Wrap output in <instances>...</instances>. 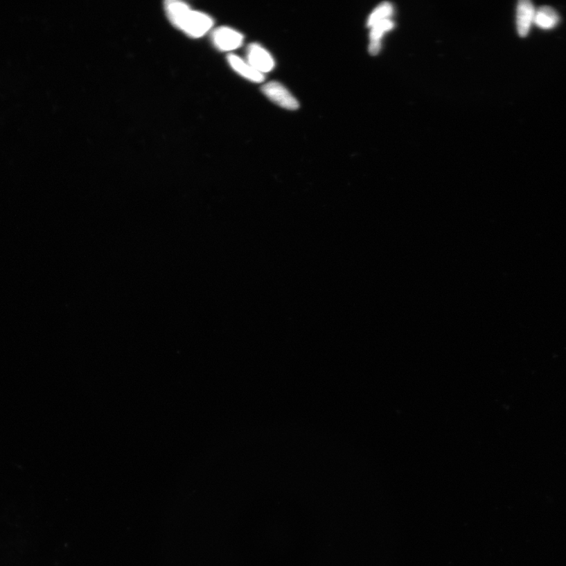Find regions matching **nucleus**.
I'll return each mask as SVG.
<instances>
[{"label":"nucleus","mask_w":566,"mask_h":566,"mask_svg":"<svg viewBox=\"0 0 566 566\" xmlns=\"http://www.w3.org/2000/svg\"><path fill=\"white\" fill-rule=\"evenodd\" d=\"M178 22L177 27L189 36L196 38L204 36L213 25L211 17L191 9Z\"/></svg>","instance_id":"1"},{"label":"nucleus","mask_w":566,"mask_h":566,"mask_svg":"<svg viewBox=\"0 0 566 566\" xmlns=\"http://www.w3.org/2000/svg\"><path fill=\"white\" fill-rule=\"evenodd\" d=\"M261 91L271 101L282 108L296 110L299 108V103L285 87L276 81L267 83L262 87Z\"/></svg>","instance_id":"2"},{"label":"nucleus","mask_w":566,"mask_h":566,"mask_svg":"<svg viewBox=\"0 0 566 566\" xmlns=\"http://www.w3.org/2000/svg\"><path fill=\"white\" fill-rule=\"evenodd\" d=\"M212 39L215 48L222 51L236 50L241 46L244 37L240 33L229 27H221L213 33Z\"/></svg>","instance_id":"3"},{"label":"nucleus","mask_w":566,"mask_h":566,"mask_svg":"<svg viewBox=\"0 0 566 566\" xmlns=\"http://www.w3.org/2000/svg\"><path fill=\"white\" fill-rule=\"evenodd\" d=\"M247 60L249 65L262 74L271 72L275 67V61L269 52L258 44L248 46Z\"/></svg>","instance_id":"4"},{"label":"nucleus","mask_w":566,"mask_h":566,"mask_svg":"<svg viewBox=\"0 0 566 566\" xmlns=\"http://www.w3.org/2000/svg\"><path fill=\"white\" fill-rule=\"evenodd\" d=\"M535 8L529 0H520L517 7V28L522 37H527L534 20Z\"/></svg>","instance_id":"5"},{"label":"nucleus","mask_w":566,"mask_h":566,"mask_svg":"<svg viewBox=\"0 0 566 566\" xmlns=\"http://www.w3.org/2000/svg\"><path fill=\"white\" fill-rule=\"evenodd\" d=\"M229 65L242 77L256 83L262 82L265 80L264 74L260 73L254 68L251 67L248 62L242 60L237 55L231 54L227 56Z\"/></svg>","instance_id":"6"},{"label":"nucleus","mask_w":566,"mask_h":566,"mask_svg":"<svg viewBox=\"0 0 566 566\" xmlns=\"http://www.w3.org/2000/svg\"><path fill=\"white\" fill-rule=\"evenodd\" d=\"M560 16L550 6H542L535 11L533 23L542 29H551L558 25Z\"/></svg>","instance_id":"7"},{"label":"nucleus","mask_w":566,"mask_h":566,"mask_svg":"<svg viewBox=\"0 0 566 566\" xmlns=\"http://www.w3.org/2000/svg\"><path fill=\"white\" fill-rule=\"evenodd\" d=\"M394 24L389 19L382 20L371 26L370 33L371 43L369 45V52L372 55H375L381 49V38L384 32L389 30Z\"/></svg>","instance_id":"8"},{"label":"nucleus","mask_w":566,"mask_h":566,"mask_svg":"<svg viewBox=\"0 0 566 566\" xmlns=\"http://www.w3.org/2000/svg\"><path fill=\"white\" fill-rule=\"evenodd\" d=\"M392 13V4L389 2L382 3L371 14L369 20H367L366 25L369 27H371L378 21L389 19V17Z\"/></svg>","instance_id":"9"}]
</instances>
